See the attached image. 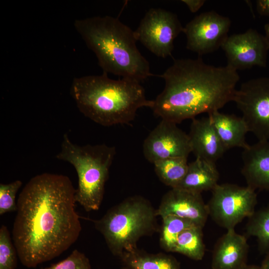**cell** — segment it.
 Segmentation results:
<instances>
[{
    "mask_svg": "<svg viewBox=\"0 0 269 269\" xmlns=\"http://www.w3.org/2000/svg\"><path fill=\"white\" fill-rule=\"evenodd\" d=\"M75 193L68 176L49 173L36 175L23 188L12 233L24 266L35 268L51 260L78 240L82 226Z\"/></svg>",
    "mask_w": 269,
    "mask_h": 269,
    "instance_id": "obj_1",
    "label": "cell"
},
{
    "mask_svg": "<svg viewBox=\"0 0 269 269\" xmlns=\"http://www.w3.org/2000/svg\"><path fill=\"white\" fill-rule=\"evenodd\" d=\"M157 76L164 80L165 86L151 109L162 120L177 124L219 111L233 101L240 80L233 68L208 65L201 58L175 60Z\"/></svg>",
    "mask_w": 269,
    "mask_h": 269,
    "instance_id": "obj_2",
    "label": "cell"
},
{
    "mask_svg": "<svg viewBox=\"0 0 269 269\" xmlns=\"http://www.w3.org/2000/svg\"><path fill=\"white\" fill-rule=\"evenodd\" d=\"M75 30L95 54L103 73L139 83L153 76L148 61L137 48L134 31L110 16L76 19Z\"/></svg>",
    "mask_w": 269,
    "mask_h": 269,
    "instance_id": "obj_3",
    "label": "cell"
},
{
    "mask_svg": "<svg viewBox=\"0 0 269 269\" xmlns=\"http://www.w3.org/2000/svg\"><path fill=\"white\" fill-rule=\"evenodd\" d=\"M70 94L84 116L105 127L130 123L139 108L153 105L140 83L114 80L103 73L74 78Z\"/></svg>",
    "mask_w": 269,
    "mask_h": 269,
    "instance_id": "obj_4",
    "label": "cell"
},
{
    "mask_svg": "<svg viewBox=\"0 0 269 269\" xmlns=\"http://www.w3.org/2000/svg\"><path fill=\"white\" fill-rule=\"evenodd\" d=\"M157 216L156 209L147 199L135 195L113 207L94 223L110 252L120 258L137 249L141 237L157 230Z\"/></svg>",
    "mask_w": 269,
    "mask_h": 269,
    "instance_id": "obj_5",
    "label": "cell"
},
{
    "mask_svg": "<svg viewBox=\"0 0 269 269\" xmlns=\"http://www.w3.org/2000/svg\"><path fill=\"white\" fill-rule=\"evenodd\" d=\"M116 154L114 146L105 144L80 145L63 135L58 159L68 162L78 177L75 200L87 212L99 210L103 201L105 185Z\"/></svg>",
    "mask_w": 269,
    "mask_h": 269,
    "instance_id": "obj_6",
    "label": "cell"
},
{
    "mask_svg": "<svg viewBox=\"0 0 269 269\" xmlns=\"http://www.w3.org/2000/svg\"><path fill=\"white\" fill-rule=\"evenodd\" d=\"M211 192L207 204L209 216L227 230L235 229L237 225L255 211L257 195L255 190L248 185L218 184Z\"/></svg>",
    "mask_w": 269,
    "mask_h": 269,
    "instance_id": "obj_7",
    "label": "cell"
},
{
    "mask_svg": "<svg viewBox=\"0 0 269 269\" xmlns=\"http://www.w3.org/2000/svg\"><path fill=\"white\" fill-rule=\"evenodd\" d=\"M233 101L242 112L249 131L259 140H269V77L243 83Z\"/></svg>",
    "mask_w": 269,
    "mask_h": 269,
    "instance_id": "obj_8",
    "label": "cell"
},
{
    "mask_svg": "<svg viewBox=\"0 0 269 269\" xmlns=\"http://www.w3.org/2000/svg\"><path fill=\"white\" fill-rule=\"evenodd\" d=\"M183 28L176 14L152 8L146 12L134 33L136 40L151 52L166 58L171 55L174 40Z\"/></svg>",
    "mask_w": 269,
    "mask_h": 269,
    "instance_id": "obj_9",
    "label": "cell"
},
{
    "mask_svg": "<svg viewBox=\"0 0 269 269\" xmlns=\"http://www.w3.org/2000/svg\"><path fill=\"white\" fill-rule=\"evenodd\" d=\"M231 24L229 17L213 10L200 13L184 27L186 48L199 55L217 50L229 36Z\"/></svg>",
    "mask_w": 269,
    "mask_h": 269,
    "instance_id": "obj_10",
    "label": "cell"
},
{
    "mask_svg": "<svg viewBox=\"0 0 269 269\" xmlns=\"http://www.w3.org/2000/svg\"><path fill=\"white\" fill-rule=\"evenodd\" d=\"M142 148L145 158L153 164L170 157H188L192 152L188 134L177 124L163 120L145 138Z\"/></svg>",
    "mask_w": 269,
    "mask_h": 269,
    "instance_id": "obj_11",
    "label": "cell"
},
{
    "mask_svg": "<svg viewBox=\"0 0 269 269\" xmlns=\"http://www.w3.org/2000/svg\"><path fill=\"white\" fill-rule=\"evenodd\" d=\"M221 48L227 57V65L237 71L266 66L269 47L265 36L255 29L229 36Z\"/></svg>",
    "mask_w": 269,
    "mask_h": 269,
    "instance_id": "obj_12",
    "label": "cell"
},
{
    "mask_svg": "<svg viewBox=\"0 0 269 269\" xmlns=\"http://www.w3.org/2000/svg\"><path fill=\"white\" fill-rule=\"evenodd\" d=\"M156 214L161 217L176 216L202 228L209 216L207 205L201 194L177 188H171L163 195Z\"/></svg>",
    "mask_w": 269,
    "mask_h": 269,
    "instance_id": "obj_13",
    "label": "cell"
},
{
    "mask_svg": "<svg viewBox=\"0 0 269 269\" xmlns=\"http://www.w3.org/2000/svg\"><path fill=\"white\" fill-rule=\"evenodd\" d=\"M248 252L246 237L235 229L227 230L214 248L212 269H242L247 265Z\"/></svg>",
    "mask_w": 269,
    "mask_h": 269,
    "instance_id": "obj_14",
    "label": "cell"
},
{
    "mask_svg": "<svg viewBox=\"0 0 269 269\" xmlns=\"http://www.w3.org/2000/svg\"><path fill=\"white\" fill-rule=\"evenodd\" d=\"M242 174L247 185L269 192V140H259L242 152Z\"/></svg>",
    "mask_w": 269,
    "mask_h": 269,
    "instance_id": "obj_15",
    "label": "cell"
},
{
    "mask_svg": "<svg viewBox=\"0 0 269 269\" xmlns=\"http://www.w3.org/2000/svg\"><path fill=\"white\" fill-rule=\"evenodd\" d=\"M188 135L196 158L215 164L226 151L208 117L193 119Z\"/></svg>",
    "mask_w": 269,
    "mask_h": 269,
    "instance_id": "obj_16",
    "label": "cell"
},
{
    "mask_svg": "<svg viewBox=\"0 0 269 269\" xmlns=\"http://www.w3.org/2000/svg\"><path fill=\"white\" fill-rule=\"evenodd\" d=\"M208 117L226 150L234 147L245 149L249 146L246 140L249 131L242 117L219 111L208 114Z\"/></svg>",
    "mask_w": 269,
    "mask_h": 269,
    "instance_id": "obj_17",
    "label": "cell"
},
{
    "mask_svg": "<svg viewBox=\"0 0 269 269\" xmlns=\"http://www.w3.org/2000/svg\"><path fill=\"white\" fill-rule=\"evenodd\" d=\"M219 179V173L215 163L196 158L188 163L186 173L176 188L201 194L212 191Z\"/></svg>",
    "mask_w": 269,
    "mask_h": 269,
    "instance_id": "obj_18",
    "label": "cell"
},
{
    "mask_svg": "<svg viewBox=\"0 0 269 269\" xmlns=\"http://www.w3.org/2000/svg\"><path fill=\"white\" fill-rule=\"evenodd\" d=\"M129 269H180L174 257L164 253H148L137 248L124 253L119 258Z\"/></svg>",
    "mask_w": 269,
    "mask_h": 269,
    "instance_id": "obj_19",
    "label": "cell"
},
{
    "mask_svg": "<svg viewBox=\"0 0 269 269\" xmlns=\"http://www.w3.org/2000/svg\"><path fill=\"white\" fill-rule=\"evenodd\" d=\"M203 228L197 225L189 227L179 236L173 252L195 261L202 260L205 251Z\"/></svg>",
    "mask_w": 269,
    "mask_h": 269,
    "instance_id": "obj_20",
    "label": "cell"
},
{
    "mask_svg": "<svg viewBox=\"0 0 269 269\" xmlns=\"http://www.w3.org/2000/svg\"><path fill=\"white\" fill-rule=\"evenodd\" d=\"M155 172L165 185L176 188L184 177L188 163L187 157H175L159 160L154 163Z\"/></svg>",
    "mask_w": 269,
    "mask_h": 269,
    "instance_id": "obj_21",
    "label": "cell"
},
{
    "mask_svg": "<svg viewBox=\"0 0 269 269\" xmlns=\"http://www.w3.org/2000/svg\"><path fill=\"white\" fill-rule=\"evenodd\" d=\"M161 218L162 222L159 240L160 246L166 252H173L181 233L186 229L196 225L188 220L174 215H167Z\"/></svg>",
    "mask_w": 269,
    "mask_h": 269,
    "instance_id": "obj_22",
    "label": "cell"
},
{
    "mask_svg": "<svg viewBox=\"0 0 269 269\" xmlns=\"http://www.w3.org/2000/svg\"><path fill=\"white\" fill-rule=\"evenodd\" d=\"M247 235L255 237L260 252L269 253V205L249 218L246 227Z\"/></svg>",
    "mask_w": 269,
    "mask_h": 269,
    "instance_id": "obj_23",
    "label": "cell"
},
{
    "mask_svg": "<svg viewBox=\"0 0 269 269\" xmlns=\"http://www.w3.org/2000/svg\"><path fill=\"white\" fill-rule=\"evenodd\" d=\"M17 251L12 243L7 227L0 229V269H15L17 265Z\"/></svg>",
    "mask_w": 269,
    "mask_h": 269,
    "instance_id": "obj_24",
    "label": "cell"
},
{
    "mask_svg": "<svg viewBox=\"0 0 269 269\" xmlns=\"http://www.w3.org/2000/svg\"><path fill=\"white\" fill-rule=\"evenodd\" d=\"M22 184V182L19 180L8 184H0V215L17 210L16 195Z\"/></svg>",
    "mask_w": 269,
    "mask_h": 269,
    "instance_id": "obj_25",
    "label": "cell"
},
{
    "mask_svg": "<svg viewBox=\"0 0 269 269\" xmlns=\"http://www.w3.org/2000/svg\"><path fill=\"white\" fill-rule=\"evenodd\" d=\"M41 269H92L89 259L77 250L63 260Z\"/></svg>",
    "mask_w": 269,
    "mask_h": 269,
    "instance_id": "obj_26",
    "label": "cell"
},
{
    "mask_svg": "<svg viewBox=\"0 0 269 269\" xmlns=\"http://www.w3.org/2000/svg\"><path fill=\"white\" fill-rule=\"evenodd\" d=\"M192 12H197L204 4L205 0H182Z\"/></svg>",
    "mask_w": 269,
    "mask_h": 269,
    "instance_id": "obj_27",
    "label": "cell"
},
{
    "mask_svg": "<svg viewBox=\"0 0 269 269\" xmlns=\"http://www.w3.org/2000/svg\"><path fill=\"white\" fill-rule=\"evenodd\" d=\"M256 1L257 9L259 13L269 17V0H258Z\"/></svg>",
    "mask_w": 269,
    "mask_h": 269,
    "instance_id": "obj_28",
    "label": "cell"
},
{
    "mask_svg": "<svg viewBox=\"0 0 269 269\" xmlns=\"http://www.w3.org/2000/svg\"><path fill=\"white\" fill-rule=\"evenodd\" d=\"M261 267L262 269H269V253L267 254Z\"/></svg>",
    "mask_w": 269,
    "mask_h": 269,
    "instance_id": "obj_29",
    "label": "cell"
},
{
    "mask_svg": "<svg viewBox=\"0 0 269 269\" xmlns=\"http://www.w3.org/2000/svg\"><path fill=\"white\" fill-rule=\"evenodd\" d=\"M265 31L266 33V35L265 36L269 47V23H267L265 25Z\"/></svg>",
    "mask_w": 269,
    "mask_h": 269,
    "instance_id": "obj_30",
    "label": "cell"
},
{
    "mask_svg": "<svg viewBox=\"0 0 269 269\" xmlns=\"http://www.w3.org/2000/svg\"><path fill=\"white\" fill-rule=\"evenodd\" d=\"M242 269H262L261 266L256 265H246Z\"/></svg>",
    "mask_w": 269,
    "mask_h": 269,
    "instance_id": "obj_31",
    "label": "cell"
},
{
    "mask_svg": "<svg viewBox=\"0 0 269 269\" xmlns=\"http://www.w3.org/2000/svg\"><path fill=\"white\" fill-rule=\"evenodd\" d=\"M121 269H129L127 268H126V267H123V268H122Z\"/></svg>",
    "mask_w": 269,
    "mask_h": 269,
    "instance_id": "obj_32",
    "label": "cell"
}]
</instances>
